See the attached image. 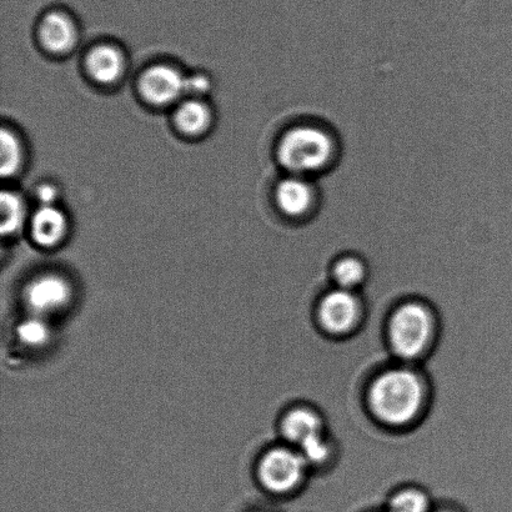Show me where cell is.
Masks as SVG:
<instances>
[{
  "label": "cell",
  "mask_w": 512,
  "mask_h": 512,
  "mask_svg": "<svg viewBox=\"0 0 512 512\" xmlns=\"http://www.w3.org/2000/svg\"><path fill=\"white\" fill-rule=\"evenodd\" d=\"M424 390L419 376L411 370L393 369L380 374L369 389L371 413L391 426L408 424L418 415Z\"/></svg>",
  "instance_id": "cell-1"
},
{
  "label": "cell",
  "mask_w": 512,
  "mask_h": 512,
  "mask_svg": "<svg viewBox=\"0 0 512 512\" xmlns=\"http://www.w3.org/2000/svg\"><path fill=\"white\" fill-rule=\"evenodd\" d=\"M336 144L328 130L313 124L291 128L281 138L278 158L281 165L294 175L319 173L334 159Z\"/></svg>",
  "instance_id": "cell-2"
},
{
  "label": "cell",
  "mask_w": 512,
  "mask_h": 512,
  "mask_svg": "<svg viewBox=\"0 0 512 512\" xmlns=\"http://www.w3.org/2000/svg\"><path fill=\"white\" fill-rule=\"evenodd\" d=\"M433 333V319L419 303H406L394 311L389 323L391 350L404 360H413L424 353Z\"/></svg>",
  "instance_id": "cell-3"
},
{
  "label": "cell",
  "mask_w": 512,
  "mask_h": 512,
  "mask_svg": "<svg viewBox=\"0 0 512 512\" xmlns=\"http://www.w3.org/2000/svg\"><path fill=\"white\" fill-rule=\"evenodd\" d=\"M306 465L303 455L296 451L284 448L270 450L260 461L259 479L271 493H289L300 484Z\"/></svg>",
  "instance_id": "cell-4"
},
{
  "label": "cell",
  "mask_w": 512,
  "mask_h": 512,
  "mask_svg": "<svg viewBox=\"0 0 512 512\" xmlns=\"http://www.w3.org/2000/svg\"><path fill=\"white\" fill-rule=\"evenodd\" d=\"M360 305L349 290L336 289L325 294L318 308V319L325 331L340 335L348 333L358 323Z\"/></svg>",
  "instance_id": "cell-5"
},
{
  "label": "cell",
  "mask_w": 512,
  "mask_h": 512,
  "mask_svg": "<svg viewBox=\"0 0 512 512\" xmlns=\"http://www.w3.org/2000/svg\"><path fill=\"white\" fill-rule=\"evenodd\" d=\"M24 296L29 309L43 315L63 309L69 303L72 288L62 276L43 275L27 286Z\"/></svg>",
  "instance_id": "cell-6"
},
{
  "label": "cell",
  "mask_w": 512,
  "mask_h": 512,
  "mask_svg": "<svg viewBox=\"0 0 512 512\" xmlns=\"http://www.w3.org/2000/svg\"><path fill=\"white\" fill-rule=\"evenodd\" d=\"M140 92L150 103L157 105L173 103L180 95L187 92V78L168 65H155L143 74L140 80Z\"/></svg>",
  "instance_id": "cell-7"
},
{
  "label": "cell",
  "mask_w": 512,
  "mask_h": 512,
  "mask_svg": "<svg viewBox=\"0 0 512 512\" xmlns=\"http://www.w3.org/2000/svg\"><path fill=\"white\" fill-rule=\"evenodd\" d=\"M276 203L285 215L290 218H303L313 210L315 205V189L308 180L294 175L279 183L275 193Z\"/></svg>",
  "instance_id": "cell-8"
},
{
  "label": "cell",
  "mask_w": 512,
  "mask_h": 512,
  "mask_svg": "<svg viewBox=\"0 0 512 512\" xmlns=\"http://www.w3.org/2000/svg\"><path fill=\"white\" fill-rule=\"evenodd\" d=\"M281 431L289 443L301 448L309 441L323 435V421L320 416L309 409L291 410L281 423Z\"/></svg>",
  "instance_id": "cell-9"
},
{
  "label": "cell",
  "mask_w": 512,
  "mask_h": 512,
  "mask_svg": "<svg viewBox=\"0 0 512 512\" xmlns=\"http://www.w3.org/2000/svg\"><path fill=\"white\" fill-rule=\"evenodd\" d=\"M40 38L45 48L55 53H62L73 47L77 32L67 15L50 13L44 18L40 27Z\"/></svg>",
  "instance_id": "cell-10"
},
{
  "label": "cell",
  "mask_w": 512,
  "mask_h": 512,
  "mask_svg": "<svg viewBox=\"0 0 512 512\" xmlns=\"http://www.w3.org/2000/svg\"><path fill=\"white\" fill-rule=\"evenodd\" d=\"M67 230V219L57 208L42 207L34 214L32 233L35 242L42 247H53L63 239Z\"/></svg>",
  "instance_id": "cell-11"
},
{
  "label": "cell",
  "mask_w": 512,
  "mask_h": 512,
  "mask_svg": "<svg viewBox=\"0 0 512 512\" xmlns=\"http://www.w3.org/2000/svg\"><path fill=\"white\" fill-rule=\"evenodd\" d=\"M124 60L117 49L102 45L88 55L87 68L99 83H114L123 73Z\"/></svg>",
  "instance_id": "cell-12"
},
{
  "label": "cell",
  "mask_w": 512,
  "mask_h": 512,
  "mask_svg": "<svg viewBox=\"0 0 512 512\" xmlns=\"http://www.w3.org/2000/svg\"><path fill=\"white\" fill-rule=\"evenodd\" d=\"M175 123L188 134H199L208 128L210 123V113L203 103L185 102L175 113Z\"/></svg>",
  "instance_id": "cell-13"
},
{
  "label": "cell",
  "mask_w": 512,
  "mask_h": 512,
  "mask_svg": "<svg viewBox=\"0 0 512 512\" xmlns=\"http://www.w3.org/2000/svg\"><path fill=\"white\" fill-rule=\"evenodd\" d=\"M333 278L339 289L353 291L364 283L366 268L363 261L355 256H345L336 261L333 268Z\"/></svg>",
  "instance_id": "cell-14"
},
{
  "label": "cell",
  "mask_w": 512,
  "mask_h": 512,
  "mask_svg": "<svg viewBox=\"0 0 512 512\" xmlns=\"http://www.w3.org/2000/svg\"><path fill=\"white\" fill-rule=\"evenodd\" d=\"M2 207V233L4 235L14 234L22 227L24 222V204L17 194L3 192L0 199Z\"/></svg>",
  "instance_id": "cell-15"
},
{
  "label": "cell",
  "mask_w": 512,
  "mask_h": 512,
  "mask_svg": "<svg viewBox=\"0 0 512 512\" xmlns=\"http://www.w3.org/2000/svg\"><path fill=\"white\" fill-rule=\"evenodd\" d=\"M429 499L423 491L405 489L391 498L389 512H428Z\"/></svg>",
  "instance_id": "cell-16"
},
{
  "label": "cell",
  "mask_w": 512,
  "mask_h": 512,
  "mask_svg": "<svg viewBox=\"0 0 512 512\" xmlns=\"http://www.w3.org/2000/svg\"><path fill=\"white\" fill-rule=\"evenodd\" d=\"M22 162V150L17 137L7 129L2 130V170L3 177H10L18 172Z\"/></svg>",
  "instance_id": "cell-17"
},
{
  "label": "cell",
  "mask_w": 512,
  "mask_h": 512,
  "mask_svg": "<svg viewBox=\"0 0 512 512\" xmlns=\"http://www.w3.org/2000/svg\"><path fill=\"white\" fill-rule=\"evenodd\" d=\"M18 336L25 345L38 348V346L48 343L50 331L42 319L33 318L25 320L19 325Z\"/></svg>",
  "instance_id": "cell-18"
},
{
  "label": "cell",
  "mask_w": 512,
  "mask_h": 512,
  "mask_svg": "<svg viewBox=\"0 0 512 512\" xmlns=\"http://www.w3.org/2000/svg\"><path fill=\"white\" fill-rule=\"evenodd\" d=\"M299 450L306 463L310 465L323 464L330 455L329 445L326 443L323 435L304 444Z\"/></svg>",
  "instance_id": "cell-19"
},
{
  "label": "cell",
  "mask_w": 512,
  "mask_h": 512,
  "mask_svg": "<svg viewBox=\"0 0 512 512\" xmlns=\"http://www.w3.org/2000/svg\"><path fill=\"white\" fill-rule=\"evenodd\" d=\"M37 197L42 207H52L55 198H57V189L50 184H44L37 190Z\"/></svg>",
  "instance_id": "cell-20"
},
{
  "label": "cell",
  "mask_w": 512,
  "mask_h": 512,
  "mask_svg": "<svg viewBox=\"0 0 512 512\" xmlns=\"http://www.w3.org/2000/svg\"><path fill=\"white\" fill-rule=\"evenodd\" d=\"M210 87L209 80L203 75H194L192 78H187V92L190 93H205Z\"/></svg>",
  "instance_id": "cell-21"
},
{
  "label": "cell",
  "mask_w": 512,
  "mask_h": 512,
  "mask_svg": "<svg viewBox=\"0 0 512 512\" xmlns=\"http://www.w3.org/2000/svg\"><path fill=\"white\" fill-rule=\"evenodd\" d=\"M441 512H450V511H441Z\"/></svg>",
  "instance_id": "cell-22"
}]
</instances>
